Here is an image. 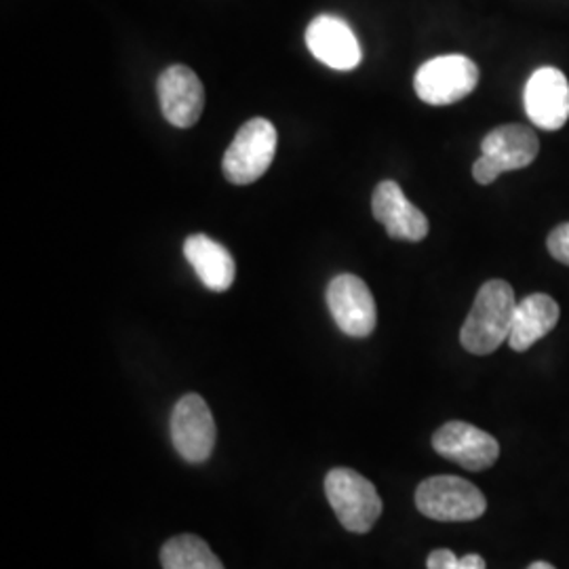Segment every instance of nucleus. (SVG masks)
Segmentation results:
<instances>
[{
    "label": "nucleus",
    "instance_id": "nucleus-15",
    "mask_svg": "<svg viewBox=\"0 0 569 569\" xmlns=\"http://www.w3.org/2000/svg\"><path fill=\"white\" fill-rule=\"evenodd\" d=\"M559 305L547 293H531L521 300L515 310L509 345L515 352H526L538 340L549 336L559 323Z\"/></svg>",
    "mask_w": 569,
    "mask_h": 569
},
{
    "label": "nucleus",
    "instance_id": "nucleus-20",
    "mask_svg": "<svg viewBox=\"0 0 569 569\" xmlns=\"http://www.w3.org/2000/svg\"><path fill=\"white\" fill-rule=\"evenodd\" d=\"M528 569H555L550 563H545V561H536V563H531Z\"/></svg>",
    "mask_w": 569,
    "mask_h": 569
},
{
    "label": "nucleus",
    "instance_id": "nucleus-9",
    "mask_svg": "<svg viewBox=\"0 0 569 569\" xmlns=\"http://www.w3.org/2000/svg\"><path fill=\"white\" fill-rule=\"evenodd\" d=\"M432 448L439 456L472 472L493 467L500 456V446L489 432L460 420L439 428L432 435Z\"/></svg>",
    "mask_w": 569,
    "mask_h": 569
},
{
    "label": "nucleus",
    "instance_id": "nucleus-8",
    "mask_svg": "<svg viewBox=\"0 0 569 569\" xmlns=\"http://www.w3.org/2000/svg\"><path fill=\"white\" fill-rule=\"evenodd\" d=\"M327 306L336 326L350 338H367L376 329V300L366 281L355 274H338L329 283Z\"/></svg>",
    "mask_w": 569,
    "mask_h": 569
},
{
    "label": "nucleus",
    "instance_id": "nucleus-10",
    "mask_svg": "<svg viewBox=\"0 0 569 569\" xmlns=\"http://www.w3.org/2000/svg\"><path fill=\"white\" fill-rule=\"evenodd\" d=\"M523 100L529 121L545 131H559L569 121V82L559 68H538L529 77Z\"/></svg>",
    "mask_w": 569,
    "mask_h": 569
},
{
    "label": "nucleus",
    "instance_id": "nucleus-4",
    "mask_svg": "<svg viewBox=\"0 0 569 569\" xmlns=\"http://www.w3.org/2000/svg\"><path fill=\"white\" fill-rule=\"evenodd\" d=\"M416 507L435 521H475L488 510V500L467 479L437 475L418 486Z\"/></svg>",
    "mask_w": 569,
    "mask_h": 569
},
{
    "label": "nucleus",
    "instance_id": "nucleus-7",
    "mask_svg": "<svg viewBox=\"0 0 569 569\" xmlns=\"http://www.w3.org/2000/svg\"><path fill=\"white\" fill-rule=\"evenodd\" d=\"M173 448L190 465H201L216 448V422L201 395H183L171 413Z\"/></svg>",
    "mask_w": 569,
    "mask_h": 569
},
{
    "label": "nucleus",
    "instance_id": "nucleus-19",
    "mask_svg": "<svg viewBox=\"0 0 569 569\" xmlns=\"http://www.w3.org/2000/svg\"><path fill=\"white\" fill-rule=\"evenodd\" d=\"M456 569H486V559H483L481 555H475V552H470V555L460 557V561H458V568Z\"/></svg>",
    "mask_w": 569,
    "mask_h": 569
},
{
    "label": "nucleus",
    "instance_id": "nucleus-18",
    "mask_svg": "<svg viewBox=\"0 0 569 569\" xmlns=\"http://www.w3.org/2000/svg\"><path fill=\"white\" fill-rule=\"evenodd\" d=\"M460 557H456L451 550L437 549L428 555L427 568L428 569H456L458 568Z\"/></svg>",
    "mask_w": 569,
    "mask_h": 569
},
{
    "label": "nucleus",
    "instance_id": "nucleus-1",
    "mask_svg": "<svg viewBox=\"0 0 569 569\" xmlns=\"http://www.w3.org/2000/svg\"><path fill=\"white\" fill-rule=\"evenodd\" d=\"M517 300L510 283L491 279L481 284L460 331V342L472 355H491L509 340Z\"/></svg>",
    "mask_w": 569,
    "mask_h": 569
},
{
    "label": "nucleus",
    "instance_id": "nucleus-5",
    "mask_svg": "<svg viewBox=\"0 0 569 569\" xmlns=\"http://www.w3.org/2000/svg\"><path fill=\"white\" fill-rule=\"evenodd\" d=\"M277 152V129L268 119L244 122L224 154L226 180L237 186L258 182Z\"/></svg>",
    "mask_w": 569,
    "mask_h": 569
},
{
    "label": "nucleus",
    "instance_id": "nucleus-11",
    "mask_svg": "<svg viewBox=\"0 0 569 569\" xmlns=\"http://www.w3.org/2000/svg\"><path fill=\"white\" fill-rule=\"evenodd\" d=\"M159 103L167 122L173 127H194L204 108V87L188 66H169L157 82Z\"/></svg>",
    "mask_w": 569,
    "mask_h": 569
},
{
    "label": "nucleus",
    "instance_id": "nucleus-16",
    "mask_svg": "<svg viewBox=\"0 0 569 569\" xmlns=\"http://www.w3.org/2000/svg\"><path fill=\"white\" fill-rule=\"evenodd\" d=\"M161 563L163 569H224L209 545L192 533L167 540L161 550Z\"/></svg>",
    "mask_w": 569,
    "mask_h": 569
},
{
    "label": "nucleus",
    "instance_id": "nucleus-3",
    "mask_svg": "<svg viewBox=\"0 0 569 569\" xmlns=\"http://www.w3.org/2000/svg\"><path fill=\"white\" fill-rule=\"evenodd\" d=\"M326 496L340 523L352 533H367L385 509L376 486L352 468L327 472Z\"/></svg>",
    "mask_w": 569,
    "mask_h": 569
},
{
    "label": "nucleus",
    "instance_id": "nucleus-2",
    "mask_svg": "<svg viewBox=\"0 0 569 569\" xmlns=\"http://www.w3.org/2000/svg\"><path fill=\"white\" fill-rule=\"evenodd\" d=\"M538 152L540 140L528 124L510 122L496 127L481 142V159L472 164V178L481 186H489L507 171L529 167Z\"/></svg>",
    "mask_w": 569,
    "mask_h": 569
},
{
    "label": "nucleus",
    "instance_id": "nucleus-6",
    "mask_svg": "<svg viewBox=\"0 0 569 569\" xmlns=\"http://www.w3.org/2000/svg\"><path fill=\"white\" fill-rule=\"evenodd\" d=\"M479 84V68L467 56H439L422 63L413 77L418 98L430 106H451Z\"/></svg>",
    "mask_w": 569,
    "mask_h": 569
},
{
    "label": "nucleus",
    "instance_id": "nucleus-14",
    "mask_svg": "<svg viewBox=\"0 0 569 569\" xmlns=\"http://www.w3.org/2000/svg\"><path fill=\"white\" fill-rule=\"evenodd\" d=\"M183 256L194 268V272L199 274L201 283L216 291V293H224L228 291L234 277H237V266L230 256V251L224 244L213 241L207 234H192L183 241Z\"/></svg>",
    "mask_w": 569,
    "mask_h": 569
},
{
    "label": "nucleus",
    "instance_id": "nucleus-13",
    "mask_svg": "<svg viewBox=\"0 0 569 569\" xmlns=\"http://www.w3.org/2000/svg\"><path fill=\"white\" fill-rule=\"evenodd\" d=\"M306 47L321 63L340 72L355 70L363 58L355 32L336 16H319L310 21L306 30Z\"/></svg>",
    "mask_w": 569,
    "mask_h": 569
},
{
    "label": "nucleus",
    "instance_id": "nucleus-17",
    "mask_svg": "<svg viewBox=\"0 0 569 569\" xmlns=\"http://www.w3.org/2000/svg\"><path fill=\"white\" fill-rule=\"evenodd\" d=\"M549 253L561 264L569 266V222L568 224H559L547 239Z\"/></svg>",
    "mask_w": 569,
    "mask_h": 569
},
{
    "label": "nucleus",
    "instance_id": "nucleus-12",
    "mask_svg": "<svg viewBox=\"0 0 569 569\" xmlns=\"http://www.w3.org/2000/svg\"><path fill=\"white\" fill-rule=\"evenodd\" d=\"M371 211L373 218L387 228L390 239L409 243H420L427 239V216L407 201L399 183L392 180L378 183L371 197Z\"/></svg>",
    "mask_w": 569,
    "mask_h": 569
}]
</instances>
